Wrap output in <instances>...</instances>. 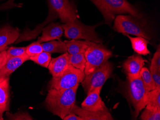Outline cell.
I'll return each instance as SVG.
<instances>
[{"mask_svg":"<svg viewBox=\"0 0 160 120\" xmlns=\"http://www.w3.org/2000/svg\"><path fill=\"white\" fill-rule=\"evenodd\" d=\"M78 86L77 85L67 89H49L45 102L47 109L63 120L65 116L72 113L75 105Z\"/></svg>","mask_w":160,"mask_h":120,"instance_id":"6da1fadb","label":"cell"},{"mask_svg":"<svg viewBox=\"0 0 160 120\" xmlns=\"http://www.w3.org/2000/svg\"><path fill=\"white\" fill-rule=\"evenodd\" d=\"M104 17L106 23L110 25L117 15L128 13L137 17L142 15L134 6L127 0H90Z\"/></svg>","mask_w":160,"mask_h":120,"instance_id":"7a4b0ae2","label":"cell"},{"mask_svg":"<svg viewBox=\"0 0 160 120\" xmlns=\"http://www.w3.org/2000/svg\"><path fill=\"white\" fill-rule=\"evenodd\" d=\"M113 29L123 35H132L144 37L147 40L152 38L150 27L143 17L132 15H118L115 19Z\"/></svg>","mask_w":160,"mask_h":120,"instance_id":"3957f363","label":"cell"},{"mask_svg":"<svg viewBox=\"0 0 160 120\" xmlns=\"http://www.w3.org/2000/svg\"><path fill=\"white\" fill-rule=\"evenodd\" d=\"M125 90L127 98L134 108V116L137 118L146 107L149 92L145 88L140 76H127Z\"/></svg>","mask_w":160,"mask_h":120,"instance_id":"277c9868","label":"cell"},{"mask_svg":"<svg viewBox=\"0 0 160 120\" xmlns=\"http://www.w3.org/2000/svg\"><path fill=\"white\" fill-rule=\"evenodd\" d=\"M64 31L65 36L69 39H84L87 41L101 44L102 40L99 37L95 31L96 25L86 26L77 19L73 22H68L62 25Z\"/></svg>","mask_w":160,"mask_h":120,"instance_id":"5b68a950","label":"cell"},{"mask_svg":"<svg viewBox=\"0 0 160 120\" xmlns=\"http://www.w3.org/2000/svg\"><path fill=\"white\" fill-rule=\"evenodd\" d=\"M86 60L84 73L88 75L97 67L108 61L112 53L101 44L88 41V47L84 52Z\"/></svg>","mask_w":160,"mask_h":120,"instance_id":"8992f818","label":"cell"},{"mask_svg":"<svg viewBox=\"0 0 160 120\" xmlns=\"http://www.w3.org/2000/svg\"><path fill=\"white\" fill-rule=\"evenodd\" d=\"M112 71V64L108 61L94 69L90 74L85 75L81 84L86 94H88L94 89L102 88L105 82L111 77Z\"/></svg>","mask_w":160,"mask_h":120,"instance_id":"52a82bcc","label":"cell"},{"mask_svg":"<svg viewBox=\"0 0 160 120\" xmlns=\"http://www.w3.org/2000/svg\"><path fill=\"white\" fill-rule=\"evenodd\" d=\"M85 75L82 71L70 64L61 75L53 77L48 84L49 89H67L74 87L81 83Z\"/></svg>","mask_w":160,"mask_h":120,"instance_id":"ba28073f","label":"cell"},{"mask_svg":"<svg viewBox=\"0 0 160 120\" xmlns=\"http://www.w3.org/2000/svg\"><path fill=\"white\" fill-rule=\"evenodd\" d=\"M49 9L60 18L62 23L73 22L78 19L77 11L70 0H49Z\"/></svg>","mask_w":160,"mask_h":120,"instance_id":"9c48e42d","label":"cell"},{"mask_svg":"<svg viewBox=\"0 0 160 120\" xmlns=\"http://www.w3.org/2000/svg\"><path fill=\"white\" fill-rule=\"evenodd\" d=\"M102 88H99L87 94L82 103V108L90 111H107L108 110L101 98L100 92Z\"/></svg>","mask_w":160,"mask_h":120,"instance_id":"30bf717a","label":"cell"},{"mask_svg":"<svg viewBox=\"0 0 160 120\" xmlns=\"http://www.w3.org/2000/svg\"><path fill=\"white\" fill-rule=\"evenodd\" d=\"M145 61L140 55L133 54L124 62L122 67L127 76L138 77Z\"/></svg>","mask_w":160,"mask_h":120,"instance_id":"8fae6325","label":"cell"},{"mask_svg":"<svg viewBox=\"0 0 160 120\" xmlns=\"http://www.w3.org/2000/svg\"><path fill=\"white\" fill-rule=\"evenodd\" d=\"M19 30L9 25L0 29V52L6 50L8 46L13 43L19 36Z\"/></svg>","mask_w":160,"mask_h":120,"instance_id":"7c38bea8","label":"cell"},{"mask_svg":"<svg viewBox=\"0 0 160 120\" xmlns=\"http://www.w3.org/2000/svg\"><path fill=\"white\" fill-rule=\"evenodd\" d=\"M72 113H74L81 117L82 120H112V115L107 111H100L94 112L83 109L75 105Z\"/></svg>","mask_w":160,"mask_h":120,"instance_id":"4fadbf2b","label":"cell"},{"mask_svg":"<svg viewBox=\"0 0 160 120\" xmlns=\"http://www.w3.org/2000/svg\"><path fill=\"white\" fill-rule=\"evenodd\" d=\"M64 29L62 25L59 23H52L43 28L42 35L37 42L42 43L48 41L59 39L63 36Z\"/></svg>","mask_w":160,"mask_h":120,"instance_id":"5bb4252c","label":"cell"},{"mask_svg":"<svg viewBox=\"0 0 160 120\" xmlns=\"http://www.w3.org/2000/svg\"><path fill=\"white\" fill-rule=\"evenodd\" d=\"M69 58L70 54L66 52L57 58L51 60L48 68L53 77L61 75L68 68L70 65Z\"/></svg>","mask_w":160,"mask_h":120,"instance_id":"9a60e30c","label":"cell"},{"mask_svg":"<svg viewBox=\"0 0 160 120\" xmlns=\"http://www.w3.org/2000/svg\"><path fill=\"white\" fill-rule=\"evenodd\" d=\"M28 60H29V56L27 54L8 59L6 64L0 70V77H9L12 72Z\"/></svg>","mask_w":160,"mask_h":120,"instance_id":"2e32d148","label":"cell"},{"mask_svg":"<svg viewBox=\"0 0 160 120\" xmlns=\"http://www.w3.org/2000/svg\"><path fill=\"white\" fill-rule=\"evenodd\" d=\"M9 77H0V113L9 112Z\"/></svg>","mask_w":160,"mask_h":120,"instance_id":"e0dca14e","label":"cell"},{"mask_svg":"<svg viewBox=\"0 0 160 120\" xmlns=\"http://www.w3.org/2000/svg\"><path fill=\"white\" fill-rule=\"evenodd\" d=\"M124 36L128 37L132 43L133 49L137 54L140 55H146L151 53L148 48L149 42L147 39L140 36L132 37L128 34H126Z\"/></svg>","mask_w":160,"mask_h":120,"instance_id":"ac0fdd59","label":"cell"},{"mask_svg":"<svg viewBox=\"0 0 160 120\" xmlns=\"http://www.w3.org/2000/svg\"><path fill=\"white\" fill-rule=\"evenodd\" d=\"M88 41L87 40H81L72 39L71 41H65L67 47V52L70 55L78 54H84L85 50L88 47Z\"/></svg>","mask_w":160,"mask_h":120,"instance_id":"d6986e66","label":"cell"},{"mask_svg":"<svg viewBox=\"0 0 160 120\" xmlns=\"http://www.w3.org/2000/svg\"><path fill=\"white\" fill-rule=\"evenodd\" d=\"M43 51L49 53H63L67 52V47L65 42L62 41H50L41 44Z\"/></svg>","mask_w":160,"mask_h":120,"instance_id":"ffe728a7","label":"cell"},{"mask_svg":"<svg viewBox=\"0 0 160 120\" xmlns=\"http://www.w3.org/2000/svg\"><path fill=\"white\" fill-rule=\"evenodd\" d=\"M145 108L153 111H160V87L149 91Z\"/></svg>","mask_w":160,"mask_h":120,"instance_id":"44dd1931","label":"cell"},{"mask_svg":"<svg viewBox=\"0 0 160 120\" xmlns=\"http://www.w3.org/2000/svg\"><path fill=\"white\" fill-rule=\"evenodd\" d=\"M140 77L144 86L147 91H151L156 88L149 70L146 67H143L140 72Z\"/></svg>","mask_w":160,"mask_h":120,"instance_id":"7402d4cb","label":"cell"},{"mask_svg":"<svg viewBox=\"0 0 160 120\" xmlns=\"http://www.w3.org/2000/svg\"><path fill=\"white\" fill-rule=\"evenodd\" d=\"M69 63L75 68L84 71L86 64V60L84 54L70 55Z\"/></svg>","mask_w":160,"mask_h":120,"instance_id":"603a6c76","label":"cell"},{"mask_svg":"<svg viewBox=\"0 0 160 120\" xmlns=\"http://www.w3.org/2000/svg\"><path fill=\"white\" fill-rule=\"evenodd\" d=\"M52 60L51 54L43 51L38 55L29 58V60L44 68H48L50 60Z\"/></svg>","mask_w":160,"mask_h":120,"instance_id":"cb8c5ba5","label":"cell"},{"mask_svg":"<svg viewBox=\"0 0 160 120\" xmlns=\"http://www.w3.org/2000/svg\"><path fill=\"white\" fill-rule=\"evenodd\" d=\"M43 51L42 45L37 41L26 47V54L29 56V58L38 55Z\"/></svg>","mask_w":160,"mask_h":120,"instance_id":"d4e9b609","label":"cell"},{"mask_svg":"<svg viewBox=\"0 0 160 120\" xmlns=\"http://www.w3.org/2000/svg\"><path fill=\"white\" fill-rule=\"evenodd\" d=\"M140 119L142 120H160V111H152L145 108Z\"/></svg>","mask_w":160,"mask_h":120,"instance_id":"484cf974","label":"cell"},{"mask_svg":"<svg viewBox=\"0 0 160 120\" xmlns=\"http://www.w3.org/2000/svg\"><path fill=\"white\" fill-rule=\"evenodd\" d=\"M8 120H33L32 117L27 112H18V113L12 114L7 111L6 113Z\"/></svg>","mask_w":160,"mask_h":120,"instance_id":"4316f807","label":"cell"},{"mask_svg":"<svg viewBox=\"0 0 160 120\" xmlns=\"http://www.w3.org/2000/svg\"><path fill=\"white\" fill-rule=\"evenodd\" d=\"M26 54V47H10L6 50L7 60L12 57L21 56Z\"/></svg>","mask_w":160,"mask_h":120,"instance_id":"83f0119b","label":"cell"},{"mask_svg":"<svg viewBox=\"0 0 160 120\" xmlns=\"http://www.w3.org/2000/svg\"><path fill=\"white\" fill-rule=\"evenodd\" d=\"M150 72L156 87H160V71L154 67L150 66Z\"/></svg>","mask_w":160,"mask_h":120,"instance_id":"f1b7e54d","label":"cell"},{"mask_svg":"<svg viewBox=\"0 0 160 120\" xmlns=\"http://www.w3.org/2000/svg\"><path fill=\"white\" fill-rule=\"evenodd\" d=\"M151 66L156 68L160 71V46L158 47L156 52L154 53L153 58L151 61Z\"/></svg>","mask_w":160,"mask_h":120,"instance_id":"f546056e","label":"cell"},{"mask_svg":"<svg viewBox=\"0 0 160 120\" xmlns=\"http://www.w3.org/2000/svg\"><path fill=\"white\" fill-rule=\"evenodd\" d=\"M14 0H8L3 4L0 5V11L5 10L14 7H20L21 5L14 3Z\"/></svg>","mask_w":160,"mask_h":120,"instance_id":"4dcf8cb0","label":"cell"},{"mask_svg":"<svg viewBox=\"0 0 160 120\" xmlns=\"http://www.w3.org/2000/svg\"><path fill=\"white\" fill-rule=\"evenodd\" d=\"M7 61L6 50L0 52V70L3 68V66L6 64Z\"/></svg>","mask_w":160,"mask_h":120,"instance_id":"1f68e13d","label":"cell"},{"mask_svg":"<svg viewBox=\"0 0 160 120\" xmlns=\"http://www.w3.org/2000/svg\"><path fill=\"white\" fill-rule=\"evenodd\" d=\"M64 120H82V118L73 113H71L65 116Z\"/></svg>","mask_w":160,"mask_h":120,"instance_id":"d6a6232c","label":"cell"},{"mask_svg":"<svg viewBox=\"0 0 160 120\" xmlns=\"http://www.w3.org/2000/svg\"><path fill=\"white\" fill-rule=\"evenodd\" d=\"M3 118L2 117V113H0V120H3Z\"/></svg>","mask_w":160,"mask_h":120,"instance_id":"836d02e7","label":"cell"}]
</instances>
